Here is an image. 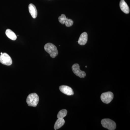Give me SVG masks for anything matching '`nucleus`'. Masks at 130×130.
I'll return each mask as SVG.
<instances>
[{"mask_svg": "<svg viewBox=\"0 0 130 130\" xmlns=\"http://www.w3.org/2000/svg\"><path fill=\"white\" fill-rule=\"evenodd\" d=\"M39 101V96L36 93L30 94L28 95L26 99V102L29 106L36 107Z\"/></svg>", "mask_w": 130, "mask_h": 130, "instance_id": "f257e3e1", "label": "nucleus"}, {"mask_svg": "<svg viewBox=\"0 0 130 130\" xmlns=\"http://www.w3.org/2000/svg\"><path fill=\"white\" fill-rule=\"evenodd\" d=\"M44 49L45 51L49 54L51 58H55L58 55V51L57 47L52 43H48L45 44Z\"/></svg>", "mask_w": 130, "mask_h": 130, "instance_id": "f03ea898", "label": "nucleus"}, {"mask_svg": "<svg viewBox=\"0 0 130 130\" xmlns=\"http://www.w3.org/2000/svg\"><path fill=\"white\" fill-rule=\"evenodd\" d=\"M101 124L103 127L109 130H115L116 127V123L109 119H102L101 121Z\"/></svg>", "mask_w": 130, "mask_h": 130, "instance_id": "7ed1b4c3", "label": "nucleus"}, {"mask_svg": "<svg viewBox=\"0 0 130 130\" xmlns=\"http://www.w3.org/2000/svg\"><path fill=\"white\" fill-rule=\"evenodd\" d=\"M113 93L111 91L103 93L101 96V99L103 102L106 104H108L112 101L113 99Z\"/></svg>", "mask_w": 130, "mask_h": 130, "instance_id": "20e7f679", "label": "nucleus"}, {"mask_svg": "<svg viewBox=\"0 0 130 130\" xmlns=\"http://www.w3.org/2000/svg\"><path fill=\"white\" fill-rule=\"evenodd\" d=\"M73 72L75 75L82 78L86 77V73L83 71H81L80 69V67L78 64H74L73 65L72 67Z\"/></svg>", "mask_w": 130, "mask_h": 130, "instance_id": "39448f33", "label": "nucleus"}, {"mask_svg": "<svg viewBox=\"0 0 130 130\" xmlns=\"http://www.w3.org/2000/svg\"><path fill=\"white\" fill-rule=\"evenodd\" d=\"M0 63L9 66L12 63V60L11 57L7 54L4 53L0 55Z\"/></svg>", "mask_w": 130, "mask_h": 130, "instance_id": "423d86ee", "label": "nucleus"}, {"mask_svg": "<svg viewBox=\"0 0 130 130\" xmlns=\"http://www.w3.org/2000/svg\"><path fill=\"white\" fill-rule=\"evenodd\" d=\"M59 90L61 92L67 95H73L74 94L72 88L66 85H61L60 86Z\"/></svg>", "mask_w": 130, "mask_h": 130, "instance_id": "0eeeda50", "label": "nucleus"}, {"mask_svg": "<svg viewBox=\"0 0 130 130\" xmlns=\"http://www.w3.org/2000/svg\"><path fill=\"white\" fill-rule=\"evenodd\" d=\"M88 40V35L87 32L82 33L79 37L77 42L80 45H84L87 43Z\"/></svg>", "mask_w": 130, "mask_h": 130, "instance_id": "6e6552de", "label": "nucleus"}, {"mask_svg": "<svg viewBox=\"0 0 130 130\" xmlns=\"http://www.w3.org/2000/svg\"><path fill=\"white\" fill-rule=\"evenodd\" d=\"M120 7L121 11L126 13L128 14L129 13V8L127 3L124 0H121L120 2Z\"/></svg>", "mask_w": 130, "mask_h": 130, "instance_id": "1a4fd4ad", "label": "nucleus"}, {"mask_svg": "<svg viewBox=\"0 0 130 130\" xmlns=\"http://www.w3.org/2000/svg\"><path fill=\"white\" fill-rule=\"evenodd\" d=\"M29 11L31 15L33 18L35 19L37 16L38 12L35 5L31 3L29 6Z\"/></svg>", "mask_w": 130, "mask_h": 130, "instance_id": "9d476101", "label": "nucleus"}, {"mask_svg": "<svg viewBox=\"0 0 130 130\" xmlns=\"http://www.w3.org/2000/svg\"><path fill=\"white\" fill-rule=\"evenodd\" d=\"M65 123V121L64 119H58L55 122L54 126V129L55 130H58L61 128Z\"/></svg>", "mask_w": 130, "mask_h": 130, "instance_id": "9b49d317", "label": "nucleus"}, {"mask_svg": "<svg viewBox=\"0 0 130 130\" xmlns=\"http://www.w3.org/2000/svg\"><path fill=\"white\" fill-rule=\"evenodd\" d=\"M6 34L8 37L13 41H15L17 39L16 34L12 31L9 29H7L6 31Z\"/></svg>", "mask_w": 130, "mask_h": 130, "instance_id": "f8f14e48", "label": "nucleus"}, {"mask_svg": "<svg viewBox=\"0 0 130 130\" xmlns=\"http://www.w3.org/2000/svg\"><path fill=\"white\" fill-rule=\"evenodd\" d=\"M67 114V111L66 109H63L60 110L59 112L57 115L58 119H63L66 116Z\"/></svg>", "mask_w": 130, "mask_h": 130, "instance_id": "ddd939ff", "label": "nucleus"}, {"mask_svg": "<svg viewBox=\"0 0 130 130\" xmlns=\"http://www.w3.org/2000/svg\"><path fill=\"white\" fill-rule=\"evenodd\" d=\"M67 18L66 17L64 14H61V16L58 18L59 22L62 24H64Z\"/></svg>", "mask_w": 130, "mask_h": 130, "instance_id": "4468645a", "label": "nucleus"}, {"mask_svg": "<svg viewBox=\"0 0 130 130\" xmlns=\"http://www.w3.org/2000/svg\"><path fill=\"white\" fill-rule=\"evenodd\" d=\"M64 24L67 27H70L73 25V21L72 20L67 18Z\"/></svg>", "mask_w": 130, "mask_h": 130, "instance_id": "2eb2a0df", "label": "nucleus"}, {"mask_svg": "<svg viewBox=\"0 0 130 130\" xmlns=\"http://www.w3.org/2000/svg\"><path fill=\"white\" fill-rule=\"evenodd\" d=\"M2 54H3V53H2V52H1V55Z\"/></svg>", "mask_w": 130, "mask_h": 130, "instance_id": "dca6fc26", "label": "nucleus"}, {"mask_svg": "<svg viewBox=\"0 0 130 130\" xmlns=\"http://www.w3.org/2000/svg\"><path fill=\"white\" fill-rule=\"evenodd\" d=\"M86 68H87V66H86Z\"/></svg>", "mask_w": 130, "mask_h": 130, "instance_id": "f3484780", "label": "nucleus"}]
</instances>
